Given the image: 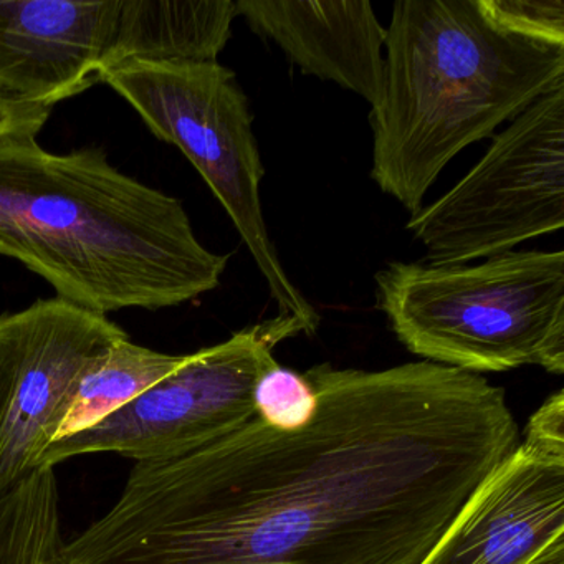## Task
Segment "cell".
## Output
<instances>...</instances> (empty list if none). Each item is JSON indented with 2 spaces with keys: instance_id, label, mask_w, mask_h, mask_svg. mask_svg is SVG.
I'll return each instance as SVG.
<instances>
[{
  "instance_id": "cell-7",
  "label": "cell",
  "mask_w": 564,
  "mask_h": 564,
  "mask_svg": "<svg viewBox=\"0 0 564 564\" xmlns=\"http://www.w3.org/2000/svg\"><path fill=\"white\" fill-rule=\"evenodd\" d=\"M303 335L280 315L240 329L227 341L186 355L180 368L87 431L52 442L41 468L77 455L117 452L138 462L181 457L256 417L253 386L276 362L273 349Z\"/></svg>"
},
{
  "instance_id": "cell-1",
  "label": "cell",
  "mask_w": 564,
  "mask_h": 564,
  "mask_svg": "<svg viewBox=\"0 0 564 564\" xmlns=\"http://www.w3.org/2000/svg\"><path fill=\"white\" fill-rule=\"evenodd\" d=\"M318 412L138 462L57 564H419L520 445L505 391L431 361L313 366Z\"/></svg>"
},
{
  "instance_id": "cell-19",
  "label": "cell",
  "mask_w": 564,
  "mask_h": 564,
  "mask_svg": "<svg viewBox=\"0 0 564 564\" xmlns=\"http://www.w3.org/2000/svg\"><path fill=\"white\" fill-rule=\"evenodd\" d=\"M527 564H564V533L554 538Z\"/></svg>"
},
{
  "instance_id": "cell-15",
  "label": "cell",
  "mask_w": 564,
  "mask_h": 564,
  "mask_svg": "<svg viewBox=\"0 0 564 564\" xmlns=\"http://www.w3.org/2000/svg\"><path fill=\"white\" fill-rule=\"evenodd\" d=\"M256 415L276 431L306 427L318 412V394L308 376L279 362L265 369L253 386Z\"/></svg>"
},
{
  "instance_id": "cell-17",
  "label": "cell",
  "mask_w": 564,
  "mask_h": 564,
  "mask_svg": "<svg viewBox=\"0 0 564 564\" xmlns=\"http://www.w3.org/2000/svg\"><path fill=\"white\" fill-rule=\"evenodd\" d=\"M527 444L554 455H564V392L557 391L544 401L528 422Z\"/></svg>"
},
{
  "instance_id": "cell-16",
  "label": "cell",
  "mask_w": 564,
  "mask_h": 564,
  "mask_svg": "<svg viewBox=\"0 0 564 564\" xmlns=\"http://www.w3.org/2000/svg\"><path fill=\"white\" fill-rule=\"evenodd\" d=\"M478 6L500 31L564 48V0H478Z\"/></svg>"
},
{
  "instance_id": "cell-4",
  "label": "cell",
  "mask_w": 564,
  "mask_h": 564,
  "mask_svg": "<svg viewBox=\"0 0 564 564\" xmlns=\"http://www.w3.org/2000/svg\"><path fill=\"white\" fill-rule=\"evenodd\" d=\"M378 308L425 361L462 371L540 366L564 372V252H507L485 262H392L376 273Z\"/></svg>"
},
{
  "instance_id": "cell-14",
  "label": "cell",
  "mask_w": 564,
  "mask_h": 564,
  "mask_svg": "<svg viewBox=\"0 0 564 564\" xmlns=\"http://www.w3.org/2000/svg\"><path fill=\"white\" fill-rule=\"evenodd\" d=\"M54 468L0 498V564H57L64 547Z\"/></svg>"
},
{
  "instance_id": "cell-2",
  "label": "cell",
  "mask_w": 564,
  "mask_h": 564,
  "mask_svg": "<svg viewBox=\"0 0 564 564\" xmlns=\"http://www.w3.org/2000/svg\"><path fill=\"white\" fill-rule=\"evenodd\" d=\"M0 256L101 315L183 305L216 290L229 262L199 242L180 199L111 166L104 148L54 154L37 137L0 138Z\"/></svg>"
},
{
  "instance_id": "cell-5",
  "label": "cell",
  "mask_w": 564,
  "mask_h": 564,
  "mask_svg": "<svg viewBox=\"0 0 564 564\" xmlns=\"http://www.w3.org/2000/svg\"><path fill=\"white\" fill-rule=\"evenodd\" d=\"M134 108L151 133L174 144L232 220L269 285L280 315L315 335L319 315L283 269L263 217V170L249 100L219 62H124L100 75Z\"/></svg>"
},
{
  "instance_id": "cell-11",
  "label": "cell",
  "mask_w": 564,
  "mask_h": 564,
  "mask_svg": "<svg viewBox=\"0 0 564 564\" xmlns=\"http://www.w3.org/2000/svg\"><path fill=\"white\" fill-rule=\"evenodd\" d=\"M237 18L273 42L305 75L375 107L384 75L386 29L368 0H239Z\"/></svg>"
},
{
  "instance_id": "cell-9",
  "label": "cell",
  "mask_w": 564,
  "mask_h": 564,
  "mask_svg": "<svg viewBox=\"0 0 564 564\" xmlns=\"http://www.w3.org/2000/svg\"><path fill=\"white\" fill-rule=\"evenodd\" d=\"M564 533V455L521 442L419 564H527Z\"/></svg>"
},
{
  "instance_id": "cell-13",
  "label": "cell",
  "mask_w": 564,
  "mask_h": 564,
  "mask_svg": "<svg viewBox=\"0 0 564 564\" xmlns=\"http://www.w3.org/2000/svg\"><path fill=\"white\" fill-rule=\"evenodd\" d=\"M184 358L118 339L85 371L55 441L80 434L124 408L180 368Z\"/></svg>"
},
{
  "instance_id": "cell-10",
  "label": "cell",
  "mask_w": 564,
  "mask_h": 564,
  "mask_svg": "<svg viewBox=\"0 0 564 564\" xmlns=\"http://www.w3.org/2000/svg\"><path fill=\"white\" fill-rule=\"evenodd\" d=\"M120 0H0V95L47 108L100 82Z\"/></svg>"
},
{
  "instance_id": "cell-18",
  "label": "cell",
  "mask_w": 564,
  "mask_h": 564,
  "mask_svg": "<svg viewBox=\"0 0 564 564\" xmlns=\"http://www.w3.org/2000/svg\"><path fill=\"white\" fill-rule=\"evenodd\" d=\"M51 111L18 104L0 95V138L37 137L47 123Z\"/></svg>"
},
{
  "instance_id": "cell-8",
  "label": "cell",
  "mask_w": 564,
  "mask_h": 564,
  "mask_svg": "<svg viewBox=\"0 0 564 564\" xmlns=\"http://www.w3.org/2000/svg\"><path fill=\"white\" fill-rule=\"evenodd\" d=\"M123 328L68 300L0 315V498L41 470L78 382Z\"/></svg>"
},
{
  "instance_id": "cell-3",
  "label": "cell",
  "mask_w": 564,
  "mask_h": 564,
  "mask_svg": "<svg viewBox=\"0 0 564 564\" xmlns=\"http://www.w3.org/2000/svg\"><path fill=\"white\" fill-rule=\"evenodd\" d=\"M564 85V48L495 28L478 0H399L371 107V177L411 216L458 153Z\"/></svg>"
},
{
  "instance_id": "cell-6",
  "label": "cell",
  "mask_w": 564,
  "mask_h": 564,
  "mask_svg": "<svg viewBox=\"0 0 564 564\" xmlns=\"http://www.w3.org/2000/svg\"><path fill=\"white\" fill-rule=\"evenodd\" d=\"M564 226V85L494 138L447 194L405 224L435 265L471 263Z\"/></svg>"
},
{
  "instance_id": "cell-12",
  "label": "cell",
  "mask_w": 564,
  "mask_h": 564,
  "mask_svg": "<svg viewBox=\"0 0 564 564\" xmlns=\"http://www.w3.org/2000/svg\"><path fill=\"white\" fill-rule=\"evenodd\" d=\"M236 19L234 0H120L101 74L131 61L217 62Z\"/></svg>"
}]
</instances>
